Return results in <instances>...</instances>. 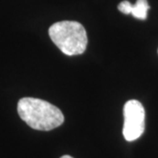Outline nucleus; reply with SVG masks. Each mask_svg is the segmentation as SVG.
Here are the masks:
<instances>
[{
  "label": "nucleus",
  "mask_w": 158,
  "mask_h": 158,
  "mask_svg": "<svg viewBox=\"0 0 158 158\" xmlns=\"http://www.w3.org/2000/svg\"><path fill=\"white\" fill-rule=\"evenodd\" d=\"M124 125L123 135L127 141L140 138L145 130V110L141 102L135 99L128 100L123 109Z\"/></svg>",
  "instance_id": "7ed1b4c3"
},
{
  "label": "nucleus",
  "mask_w": 158,
  "mask_h": 158,
  "mask_svg": "<svg viewBox=\"0 0 158 158\" xmlns=\"http://www.w3.org/2000/svg\"><path fill=\"white\" fill-rule=\"evenodd\" d=\"M60 158H73L72 156H62V157Z\"/></svg>",
  "instance_id": "39448f33"
},
{
  "label": "nucleus",
  "mask_w": 158,
  "mask_h": 158,
  "mask_svg": "<svg viewBox=\"0 0 158 158\" xmlns=\"http://www.w3.org/2000/svg\"><path fill=\"white\" fill-rule=\"evenodd\" d=\"M18 113L30 127L50 131L64 122V116L56 106L35 98H23L18 102Z\"/></svg>",
  "instance_id": "f257e3e1"
},
{
  "label": "nucleus",
  "mask_w": 158,
  "mask_h": 158,
  "mask_svg": "<svg viewBox=\"0 0 158 158\" xmlns=\"http://www.w3.org/2000/svg\"><path fill=\"white\" fill-rule=\"evenodd\" d=\"M150 7L148 0H137L135 5H132L129 1H122L118 6V11L124 14H132L138 19L145 20L147 19L148 11Z\"/></svg>",
  "instance_id": "20e7f679"
},
{
  "label": "nucleus",
  "mask_w": 158,
  "mask_h": 158,
  "mask_svg": "<svg viewBox=\"0 0 158 158\" xmlns=\"http://www.w3.org/2000/svg\"><path fill=\"white\" fill-rule=\"evenodd\" d=\"M52 41L67 56L83 54L86 49L88 38L83 25L77 21L64 20L53 24L48 30Z\"/></svg>",
  "instance_id": "f03ea898"
}]
</instances>
